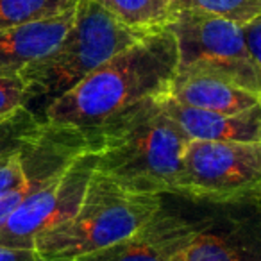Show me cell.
Masks as SVG:
<instances>
[{
	"instance_id": "1",
	"label": "cell",
	"mask_w": 261,
	"mask_h": 261,
	"mask_svg": "<svg viewBox=\"0 0 261 261\" xmlns=\"http://www.w3.org/2000/svg\"><path fill=\"white\" fill-rule=\"evenodd\" d=\"M177 61V41L172 31H150L56 98L41 123L77 129L90 138L123 109L168 93Z\"/></svg>"
},
{
	"instance_id": "2",
	"label": "cell",
	"mask_w": 261,
	"mask_h": 261,
	"mask_svg": "<svg viewBox=\"0 0 261 261\" xmlns=\"http://www.w3.org/2000/svg\"><path fill=\"white\" fill-rule=\"evenodd\" d=\"M90 138L97 172L127 190L156 195L172 193L190 142L165 109L163 95L123 109Z\"/></svg>"
},
{
	"instance_id": "3",
	"label": "cell",
	"mask_w": 261,
	"mask_h": 261,
	"mask_svg": "<svg viewBox=\"0 0 261 261\" xmlns=\"http://www.w3.org/2000/svg\"><path fill=\"white\" fill-rule=\"evenodd\" d=\"M149 33L123 25L91 0H79L73 23L61 43L20 72L25 84L23 109L41 122L56 98Z\"/></svg>"
},
{
	"instance_id": "4",
	"label": "cell",
	"mask_w": 261,
	"mask_h": 261,
	"mask_svg": "<svg viewBox=\"0 0 261 261\" xmlns=\"http://www.w3.org/2000/svg\"><path fill=\"white\" fill-rule=\"evenodd\" d=\"M160 206L161 195L127 190L95 170L77 213L38 236L34 249L43 261H73L135 234Z\"/></svg>"
},
{
	"instance_id": "5",
	"label": "cell",
	"mask_w": 261,
	"mask_h": 261,
	"mask_svg": "<svg viewBox=\"0 0 261 261\" xmlns=\"http://www.w3.org/2000/svg\"><path fill=\"white\" fill-rule=\"evenodd\" d=\"M167 27L177 41V73L222 77L261 98V65L242 27L195 11L175 13Z\"/></svg>"
},
{
	"instance_id": "6",
	"label": "cell",
	"mask_w": 261,
	"mask_h": 261,
	"mask_svg": "<svg viewBox=\"0 0 261 261\" xmlns=\"http://www.w3.org/2000/svg\"><path fill=\"white\" fill-rule=\"evenodd\" d=\"M190 200L193 236L177 261H261V193Z\"/></svg>"
},
{
	"instance_id": "7",
	"label": "cell",
	"mask_w": 261,
	"mask_h": 261,
	"mask_svg": "<svg viewBox=\"0 0 261 261\" xmlns=\"http://www.w3.org/2000/svg\"><path fill=\"white\" fill-rule=\"evenodd\" d=\"M172 193L200 199L261 193V142L190 140Z\"/></svg>"
},
{
	"instance_id": "8",
	"label": "cell",
	"mask_w": 261,
	"mask_h": 261,
	"mask_svg": "<svg viewBox=\"0 0 261 261\" xmlns=\"http://www.w3.org/2000/svg\"><path fill=\"white\" fill-rule=\"evenodd\" d=\"M97 170V150L81 154L59 177L29 195L0 227V243L34 249L40 234L77 213Z\"/></svg>"
},
{
	"instance_id": "9",
	"label": "cell",
	"mask_w": 261,
	"mask_h": 261,
	"mask_svg": "<svg viewBox=\"0 0 261 261\" xmlns=\"http://www.w3.org/2000/svg\"><path fill=\"white\" fill-rule=\"evenodd\" d=\"M193 236L192 200L182 193H161V206L135 234L83 254L73 261H177Z\"/></svg>"
},
{
	"instance_id": "10",
	"label": "cell",
	"mask_w": 261,
	"mask_h": 261,
	"mask_svg": "<svg viewBox=\"0 0 261 261\" xmlns=\"http://www.w3.org/2000/svg\"><path fill=\"white\" fill-rule=\"evenodd\" d=\"M95 150L84 133L70 127L41 123V129L20 150L23 181L0 197V227L29 195L63 174L81 154Z\"/></svg>"
},
{
	"instance_id": "11",
	"label": "cell",
	"mask_w": 261,
	"mask_h": 261,
	"mask_svg": "<svg viewBox=\"0 0 261 261\" xmlns=\"http://www.w3.org/2000/svg\"><path fill=\"white\" fill-rule=\"evenodd\" d=\"M163 106L190 140L261 142V102L236 115H222L179 104L167 93L163 95Z\"/></svg>"
},
{
	"instance_id": "12",
	"label": "cell",
	"mask_w": 261,
	"mask_h": 261,
	"mask_svg": "<svg viewBox=\"0 0 261 261\" xmlns=\"http://www.w3.org/2000/svg\"><path fill=\"white\" fill-rule=\"evenodd\" d=\"M75 8L59 16L0 31V77L20 75L31 63L52 52L66 36Z\"/></svg>"
},
{
	"instance_id": "13",
	"label": "cell",
	"mask_w": 261,
	"mask_h": 261,
	"mask_svg": "<svg viewBox=\"0 0 261 261\" xmlns=\"http://www.w3.org/2000/svg\"><path fill=\"white\" fill-rule=\"evenodd\" d=\"M168 97L192 108L236 115L259 104L261 98L238 84L207 73H175Z\"/></svg>"
},
{
	"instance_id": "14",
	"label": "cell",
	"mask_w": 261,
	"mask_h": 261,
	"mask_svg": "<svg viewBox=\"0 0 261 261\" xmlns=\"http://www.w3.org/2000/svg\"><path fill=\"white\" fill-rule=\"evenodd\" d=\"M123 25L138 31L165 29L174 18L172 0H91Z\"/></svg>"
},
{
	"instance_id": "15",
	"label": "cell",
	"mask_w": 261,
	"mask_h": 261,
	"mask_svg": "<svg viewBox=\"0 0 261 261\" xmlns=\"http://www.w3.org/2000/svg\"><path fill=\"white\" fill-rule=\"evenodd\" d=\"M79 0H0V31L59 16Z\"/></svg>"
},
{
	"instance_id": "16",
	"label": "cell",
	"mask_w": 261,
	"mask_h": 261,
	"mask_svg": "<svg viewBox=\"0 0 261 261\" xmlns=\"http://www.w3.org/2000/svg\"><path fill=\"white\" fill-rule=\"evenodd\" d=\"M172 11H195L243 27L261 16V0H172Z\"/></svg>"
},
{
	"instance_id": "17",
	"label": "cell",
	"mask_w": 261,
	"mask_h": 261,
	"mask_svg": "<svg viewBox=\"0 0 261 261\" xmlns=\"http://www.w3.org/2000/svg\"><path fill=\"white\" fill-rule=\"evenodd\" d=\"M41 129V122H38L27 109H18L9 118L0 120V160L15 156L22 150V147L36 136Z\"/></svg>"
},
{
	"instance_id": "18",
	"label": "cell",
	"mask_w": 261,
	"mask_h": 261,
	"mask_svg": "<svg viewBox=\"0 0 261 261\" xmlns=\"http://www.w3.org/2000/svg\"><path fill=\"white\" fill-rule=\"evenodd\" d=\"M25 84L20 75L0 77V120L9 118L23 108Z\"/></svg>"
},
{
	"instance_id": "19",
	"label": "cell",
	"mask_w": 261,
	"mask_h": 261,
	"mask_svg": "<svg viewBox=\"0 0 261 261\" xmlns=\"http://www.w3.org/2000/svg\"><path fill=\"white\" fill-rule=\"evenodd\" d=\"M23 181V167L20 160V152L0 160V197L9 190L16 188Z\"/></svg>"
},
{
	"instance_id": "20",
	"label": "cell",
	"mask_w": 261,
	"mask_h": 261,
	"mask_svg": "<svg viewBox=\"0 0 261 261\" xmlns=\"http://www.w3.org/2000/svg\"><path fill=\"white\" fill-rule=\"evenodd\" d=\"M243 34H245V41L249 45L250 52H252L254 59L261 65V16L252 20L250 23L242 27Z\"/></svg>"
},
{
	"instance_id": "21",
	"label": "cell",
	"mask_w": 261,
	"mask_h": 261,
	"mask_svg": "<svg viewBox=\"0 0 261 261\" xmlns=\"http://www.w3.org/2000/svg\"><path fill=\"white\" fill-rule=\"evenodd\" d=\"M0 261H40L36 249L9 247L0 243Z\"/></svg>"
},
{
	"instance_id": "22",
	"label": "cell",
	"mask_w": 261,
	"mask_h": 261,
	"mask_svg": "<svg viewBox=\"0 0 261 261\" xmlns=\"http://www.w3.org/2000/svg\"><path fill=\"white\" fill-rule=\"evenodd\" d=\"M40 261H43V259H40Z\"/></svg>"
}]
</instances>
